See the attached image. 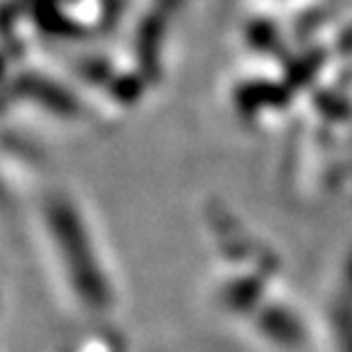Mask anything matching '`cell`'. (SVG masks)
I'll return each mask as SVG.
<instances>
[{"instance_id":"6da1fadb","label":"cell","mask_w":352,"mask_h":352,"mask_svg":"<svg viewBox=\"0 0 352 352\" xmlns=\"http://www.w3.org/2000/svg\"><path fill=\"white\" fill-rule=\"evenodd\" d=\"M52 230L56 235V242L64 250V262L74 286L81 292V298L94 308H103L110 301V289L103 279V272L96 264V257L91 252V245L86 240V232L81 230L72 213L54 210L52 213Z\"/></svg>"},{"instance_id":"7a4b0ae2","label":"cell","mask_w":352,"mask_h":352,"mask_svg":"<svg viewBox=\"0 0 352 352\" xmlns=\"http://www.w3.org/2000/svg\"><path fill=\"white\" fill-rule=\"evenodd\" d=\"M262 328L279 342H289L292 345V342L301 340V325L296 323V318L286 316L279 308L267 314V320H262Z\"/></svg>"}]
</instances>
